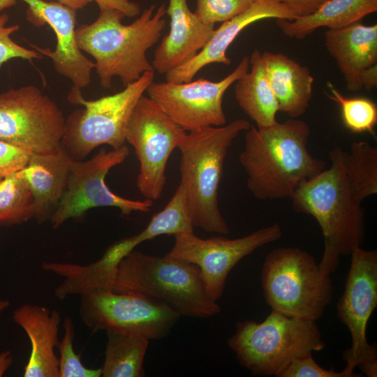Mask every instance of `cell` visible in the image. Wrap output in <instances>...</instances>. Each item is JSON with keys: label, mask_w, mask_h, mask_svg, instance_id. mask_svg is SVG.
I'll return each mask as SVG.
<instances>
[{"label": "cell", "mask_w": 377, "mask_h": 377, "mask_svg": "<svg viewBox=\"0 0 377 377\" xmlns=\"http://www.w3.org/2000/svg\"><path fill=\"white\" fill-rule=\"evenodd\" d=\"M239 161L248 178L247 187L260 200L291 198L300 184L326 168L314 158L307 145L308 124L300 119L246 131Z\"/></svg>", "instance_id": "1"}, {"label": "cell", "mask_w": 377, "mask_h": 377, "mask_svg": "<svg viewBox=\"0 0 377 377\" xmlns=\"http://www.w3.org/2000/svg\"><path fill=\"white\" fill-rule=\"evenodd\" d=\"M343 151L331 149L330 168L300 184L290 198L293 210L311 215L321 228L324 250L318 265L328 275L364 239V209L345 172Z\"/></svg>", "instance_id": "2"}, {"label": "cell", "mask_w": 377, "mask_h": 377, "mask_svg": "<svg viewBox=\"0 0 377 377\" xmlns=\"http://www.w3.org/2000/svg\"><path fill=\"white\" fill-rule=\"evenodd\" d=\"M164 4L151 5L129 24L125 15L115 10H100L96 20L75 29L79 48L95 60V69L103 88L112 87L114 77L123 86L154 71L146 53L160 39L166 24Z\"/></svg>", "instance_id": "3"}, {"label": "cell", "mask_w": 377, "mask_h": 377, "mask_svg": "<svg viewBox=\"0 0 377 377\" xmlns=\"http://www.w3.org/2000/svg\"><path fill=\"white\" fill-rule=\"evenodd\" d=\"M103 288L144 295L180 316L207 318L221 311L207 293L198 267L167 254L156 256L133 250L120 260Z\"/></svg>", "instance_id": "4"}, {"label": "cell", "mask_w": 377, "mask_h": 377, "mask_svg": "<svg viewBox=\"0 0 377 377\" xmlns=\"http://www.w3.org/2000/svg\"><path fill=\"white\" fill-rule=\"evenodd\" d=\"M250 127V123L243 119L221 126H206L186 133L179 145L180 183L186 191L193 228L229 233L219 207V186L230 146L241 132Z\"/></svg>", "instance_id": "5"}, {"label": "cell", "mask_w": 377, "mask_h": 377, "mask_svg": "<svg viewBox=\"0 0 377 377\" xmlns=\"http://www.w3.org/2000/svg\"><path fill=\"white\" fill-rule=\"evenodd\" d=\"M228 344L239 364L260 376H277L293 360L325 347L316 321L273 310L261 323H237Z\"/></svg>", "instance_id": "6"}, {"label": "cell", "mask_w": 377, "mask_h": 377, "mask_svg": "<svg viewBox=\"0 0 377 377\" xmlns=\"http://www.w3.org/2000/svg\"><path fill=\"white\" fill-rule=\"evenodd\" d=\"M261 286L272 310L316 321L332 299L330 275L323 272L314 256L295 247H279L266 256Z\"/></svg>", "instance_id": "7"}, {"label": "cell", "mask_w": 377, "mask_h": 377, "mask_svg": "<svg viewBox=\"0 0 377 377\" xmlns=\"http://www.w3.org/2000/svg\"><path fill=\"white\" fill-rule=\"evenodd\" d=\"M154 76V71L145 72L123 90L92 101L85 100L81 89L72 87L68 100L84 108L75 110L66 119L61 146L66 154L82 160L100 145H108L112 149L124 145L133 110Z\"/></svg>", "instance_id": "8"}, {"label": "cell", "mask_w": 377, "mask_h": 377, "mask_svg": "<svg viewBox=\"0 0 377 377\" xmlns=\"http://www.w3.org/2000/svg\"><path fill=\"white\" fill-rule=\"evenodd\" d=\"M80 296V318L92 332L115 330L157 340L167 337L181 316L166 304L141 294L98 288Z\"/></svg>", "instance_id": "9"}, {"label": "cell", "mask_w": 377, "mask_h": 377, "mask_svg": "<svg viewBox=\"0 0 377 377\" xmlns=\"http://www.w3.org/2000/svg\"><path fill=\"white\" fill-rule=\"evenodd\" d=\"M66 118L56 103L36 86L0 94V140L31 154L62 149Z\"/></svg>", "instance_id": "10"}, {"label": "cell", "mask_w": 377, "mask_h": 377, "mask_svg": "<svg viewBox=\"0 0 377 377\" xmlns=\"http://www.w3.org/2000/svg\"><path fill=\"white\" fill-rule=\"evenodd\" d=\"M186 134L151 98L144 95L140 98L131 114L125 138L138 159L137 187L145 199L154 202L161 198L168 161Z\"/></svg>", "instance_id": "11"}, {"label": "cell", "mask_w": 377, "mask_h": 377, "mask_svg": "<svg viewBox=\"0 0 377 377\" xmlns=\"http://www.w3.org/2000/svg\"><path fill=\"white\" fill-rule=\"evenodd\" d=\"M350 256L344 290L337 304V316L352 339L343 359L349 369L357 367L363 375L376 377V347L368 343L366 330L377 306V251L358 247Z\"/></svg>", "instance_id": "12"}, {"label": "cell", "mask_w": 377, "mask_h": 377, "mask_svg": "<svg viewBox=\"0 0 377 377\" xmlns=\"http://www.w3.org/2000/svg\"><path fill=\"white\" fill-rule=\"evenodd\" d=\"M128 154V147L124 145L109 151L103 149L87 161L71 158L64 193L50 219L53 226L59 227L66 220L80 217L94 207H117L124 215L149 212L152 200L123 198L111 191L105 184L109 171L122 163Z\"/></svg>", "instance_id": "13"}, {"label": "cell", "mask_w": 377, "mask_h": 377, "mask_svg": "<svg viewBox=\"0 0 377 377\" xmlns=\"http://www.w3.org/2000/svg\"><path fill=\"white\" fill-rule=\"evenodd\" d=\"M173 236L175 242L167 255L195 265L207 293L217 302L223 293L231 269L257 249L280 239L282 230L278 223H274L236 239L223 237L202 239L193 230L178 232Z\"/></svg>", "instance_id": "14"}, {"label": "cell", "mask_w": 377, "mask_h": 377, "mask_svg": "<svg viewBox=\"0 0 377 377\" xmlns=\"http://www.w3.org/2000/svg\"><path fill=\"white\" fill-rule=\"evenodd\" d=\"M249 68V59L244 57L230 74L219 81L207 79L186 82L153 81L145 92L186 131L206 126H221L226 123L223 96Z\"/></svg>", "instance_id": "15"}, {"label": "cell", "mask_w": 377, "mask_h": 377, "mask_svg": "<svg viewBox=\"0 0 377 377\" xmlns=\"http://www.w3.org/2000/svg\"><path fill=\"white\" fill-rule=\"evenodd\" d=\"M296 12L280 0H256L242 13L222 22L214 29L209 40L202 49L190 61L165 73V81L186 82L193 80L205 66L214 63L230 65V59L226 52L237 36L250 24L265 19H286L298 17Z\"/></svg>", "instance_id": "16"}, {"label": "cell", "mask_w": 377, "mask_h": 377, "mask_svg": "<svg viewBox=\"0 0 377 377\" xmlns=\"http://www.w3.org/2000/svg\"><path fill=\"white\" fill-rule=\"evenodd\" d=\"M48 24L54 31L57 45L55 49L40 47L31 44L34 50L49 57L54 69L61 75L70 80L73 88L82 89L91 81V71L95 64L82 53L75 38V10L59 2L45 1L36 18V25Z\"/></svg>", "instance_id": "17"}, {"label": "cell", "mask_w": 377, "mask_h": 377, "mask_svg": "<svg viewBox=\"0 0 377 377\" xmlns=\"http://www.w3.org/2000/svg\"><path fill=\"white\" fill-rule=\"evenodd\" d=\"M166 13L170 30L155 50L154 71L165 74L193 58L214 31V25L202 22L188 8L187 0H169Z\"/></svg>", "instance_id": "18"}, {"label": "cell", "mask_w": 377, "mask_h": 377, "mask_svg": "<svg viewBox=\"0 0 377 377\" xmlns=\"http://www.w3.org/2000/svg\"><path fill=\"white\" fill-rule=\"evenodd\" d=\"M13 320L25 332L31 343L23 376L59 377V357L55 348L59 342L60 313L43 306L24 304L14 311Z\"/></svg>", "instance_id": "19"}, {"label": "cell", "mask_w": 377, "mask_h": 377, "mask_svg": "<svg viewBox=\"0 0 377 377\" xmlns=\"http://www.w3.org/2000/svg\"><path fill=\"white\" fill-rule=\"evenodd\" d=\"M324 43L343 75L347 89H362L364 73L377 65V24L361 22L324 34Z\"/></svg>", "instance_id": "20"}, {"label": "cell", "mask_w": 377, "mask_h": 377, "mask_svg": "<svg viewBox=\"0 0 377 377\" xmlns=\"http://www.w3.org/2000/svg\"><path fill=\"white\" fill-rule=\"evenodd\" d=\"M71 157L63 149L49 154H31L20 170L34 201V219H51L66 186Z\"/></svg>", "instance_id": "21"}, {"label": "cell", "mask_w": 377, "mask_h": 377, "mask_svg": "<svg viewBox=\"0 0 377 377\" xmlns=\"http://www.w3.org/2000/svg\"><path fill=\"white\" fill-rule=\"evenodd\" d=\"M279 111L292 118L304 114L313 96V77L309 68L281 52H262Z\"/></svg>", "instance_id": "22"}, {"label": "cell", "mask_w": 377, "mask_h": 377, "mask_svg": "<svg viewBox=\"0 0 377 377\" xmlns=\"http://www.w3.org/2000/svg\"><path fill=\"white\" fill-rule=\"evenodd\" d=\"M377 11V0H326L313 13L294 20L276 19L286 36L302 40L320 27L338 29Z\"/></svg>", "instance_id": "23"}, {"label": "cell", "mask_w": 377, "mask_h": 377, "mask_svg": "<svg viewBox=\"0 0 377 377\" xmlns=\"http://www.w3.org/2000/svg\"><path fill=\"white\" fill-rule=\"evenodd\" d=\"M249 59L251 70L235 82V98L256 127L269 126L277 121V101L267 77L262 52L255 50Z\"/></svg>", "instance_id": "24"}, {"label": "cell", "mask_w": 377, "mask_h": 377, "mask_svg": "<svg viewBox=\"0 0 377 377\" xmlns=\"http://www.w3.org/2000/svg\"><path fill=\"white\" fill-rule=\"evenodd\" d=\"M193 230L188 212L186 191L179 183L172 197L159 212L154 214L140 232L121 239L108 247L117 258L121 260L140 244L162 235H175Z\"/></svg>", "instance_id": "25"}, {"label": "cell", "mask_w": 377, "mask_h": 377, "mask_svg": "<svg viewBox=\"0 0 377 377\" xmlns=\"http://www.w3.org/2000/svg\"><path fill=\"white\" fill-rule=\"evenodd\" d=\"M106 333L101 376H144V359L149 340L142 336L115 330H106Z\"/></svg>", "instance_id": "26"}, {"label": "cell", "mask_w": 377, "mask_h": 377, "mask_svg": "<svg viewBox=\"0 0 377 377\" xmlns=\"http://www.w3.org/2000/svg\"><path fill=\"white\" fill-rule=\"evenodd\" d=\"M347 178L358 198L377 193V147L365 141L353 142L350 151H343Z\"/></svg>", "instance_id": "27"}, {"label": "cell", "mask_w": 377, "mask_h": 377, "mask_svg": "<svg viewBox=\"0 0 377 377\" xmlns=\"http://www.w3.org/2000/svg\"><path fill=\"white\" fill-rule=\"evenodd\" d=\"M34 218V201L20 170L0 180V225L19 224Z\"/></svg>", "instance_id": "28"}, {"label": "cell", "mask_w": 377, "mask_h": 377, "mask_svg": "<svg viewBox=\"0 0 377 377\" xmlns=\"http://www.w3.org/2000/svg\"><path fill=\"white\" fill-rule=\"evenodd\" d=\"M331 94L327 97L337 103L341 109V119L346 128L356 133H374L377 123V107L374 102L364 97L348 98L328 83Z\"/></svg>", "instance_id": "29"}, {"label": "cell", "mask_w": 377, "mask_h": 377, "mask_svg": "<svg viewBox=\"0 0 377 377\" xmlns=\"http://www.w3.org/2000/svg\"><path fill=\"white\" fill-rule=\"evenodd\" d=\"M64 335L57 348L59 351V377H100L101 368H87L83 365L80 355L73 348L75 327L72 319L66 316L64 321Z\"/></svg>", "instance_id": "30"}, {"label": "cell", "mask_w": 377, "mask_h": 377, "mask_svg": "<svg viewBox=\"0 0 377 377\" xmlns=\"http://www.w3.org/2000/svg\"><path fill=\"white\" fill-rule=\"evenodd\" d=\"M256 0H196L194 12L205 24L214 25L242 13Z\"/></svg>", "instance_id": "31"}, {"label": "cell", "mask_w": 377, "mask_h": 377, "mask_svg": "<svg viewBox=\"0 0 377 377\" xmlns=\"http://www.w3.org/2000/svg\"><path fill=\"white\" fill-rule=\"evenodd\" d=\"M354 370L345 367L341 371L333 368L327 370L323 368L313 360L312 354L293 360L277 377H359Z\"/></svg>", "instance_id": "32"}, {"label": "cell", "mask_w": 377, "mask_h": 377, "mask_svg": "<svg viewBox=\"0 0 377 377\" xmlns=\"http://www.w3.org/2000/svg\"><path fill=\"white\" fill-rule=\"evenodd\" d=\"M8 20L9 16L6 13L0 15V68L4 63L13 59H42L43 55L36 50L26 48L11 38L10 36L19 30L20 26H7Z\"/></svg>", "instance_id": "33"}, {"label": "cell", "mask_w": 377, "mask_h": 377, "mask_svg": "<svg viewBox=\"0 0 377 377\" xmlns=\"http://www.w3.org/2000/svg\"><path fill=\"white\" fill-rule=\"evenodd\" d=\"M31 153L0 140V180L20 170L28 163Z\"/></svg>", "instance_id": "34"}, {"label": "cell", "mask_w": 377, "mask_h": 377, "mask_svg": "<svg viewBox=\"0 0 377 377\" xmlns=\"http://www.w3.org/2000/svg\"><path fill=\"white\" fill-rule=\"evenodd\" d=\"M98 6L99 10H115L125 15L133 17L141 13L138 3L131 0H91Z\"/></svg>", "instance_id": "35"}, {"label": "cell", "mask_w": 377, "mask_h": 377, "mask_svg": "<svg viewBox=\"0 0 377 377\" xmlns=\"http://www.w3.org/2000/svg\"><path fill=\"white\" fill-rule=\"evenodd\" d=\"M293 8L298 16L309 15L326 0H280Z\"/></svg>", "instance_id": "36"}, {"label": "cell", "mask_w": 377, "mask_h": 377, "mask_svg": "<svg viewBox=\"0 0 377 377\" xmlns=\"http://www.w3.org/2000/svg\"><path fill=\"white\" fill-rule=\"evenodd\" d=\"M13 362V355L10 350L0 352V377L3 376L10 368Z\"/></svg>", "instance_id": "37"}, {"label": "cell", "mask_w": 377, "mask_h": 377, "mask_svg": "<svg viewBox=\"0 0 377 377\" xmlns=\"http://www.w3.org/2000/svg\"><path fill=\"white\" fill-rule=\"evenodd\" d=\"M59 3L71 8L74 10L83 8L88 5L91 0H57Z\"/></svg>", "instance_id": "38"}, {"label": "cell", "mask_w": 377, "mask_h": 377, "mask_svg": "<svg viewBox=\"0 0 377 377\" xmlns=\"http://www.w3.org/2000/svg\"><path fill=\"white\" fill-rule=\"evenodd\" d=\"M17 0H0V11L16 4Z\"/></svg>", "instance_id": "39"}, {"label": "cell", "mask_w": 377, "mask_h": 377, "mask_svg": "<svg viewBox=\"0 0 377 377\" xmlns=\"http://www.w3.org/2000/svg\"><path fill=\"white\" fill-rule=\"evenodd\" d=\"M10 302L6 300L0 299V316L1 314L10 306Z\"/></svg>", "instance_id": "40"}]
</instances>
